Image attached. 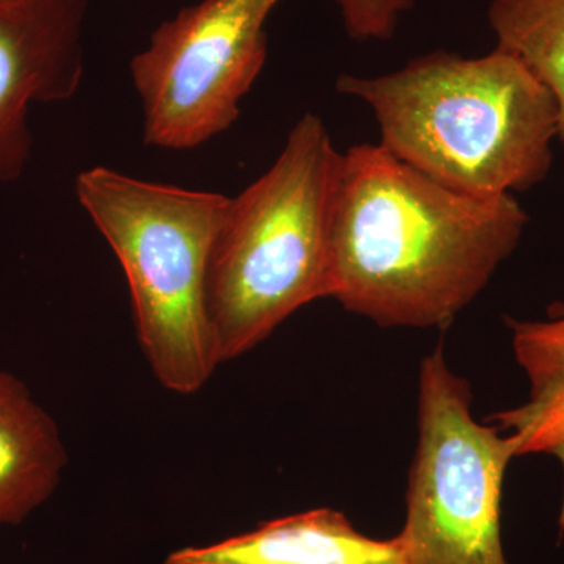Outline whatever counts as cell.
<instances>
[{"label": "cell", "mask_w": 564, "mask_h": 564, "mask_svg": "<svg viewBox=\"0 0 564 564\" xmlns=\"http://www.w3.org/2000/svg\"><path fill=\"white\" fill-rule=\"evenodd\" d=\"M165 564H406L399 538L373 540L329 508L263 522L251 532L191 545Z\"/></svg>", "instance_id": "obj_8"}, {"label": "cell", "mask_w": 564, "mask_h": 564, "mask_svg": "<svg viewBox=\"0 0 564 564\" xmlns=\"http://www.w3.org/2000/svg\"><path fill=\"white\" fill-rule=\"evenodd\" d=\"M88 0L0 6V182L18 180L32 155V104L68 101L84 79Z\"/></svg>", "instance_id": "obj_7"}, {"label": "cell", "mask_w": 564, "mask_h": 564, "mask_svg": "<svg viewBox=\"0 0 564 564\" xmlns=\"http://www.w3.org/2000/svg\"><path fill=\"white\" fill-rule=\"evenodd\" d=\"M340 165L325 122L306 113L273 165L229 198L206 284L218 362L251 351L300 307L332 296Z\"/></svg>", "instance_id": "obj_3"}, {"label": "cell", "mask_w": 564, "mask_h": 564, "mask_svg": "<svg viewBox=\"0 0 564 564\" xmlns=\"http://www.w3.org/2000/svg\"><path fill=\"white\" fill-rule=\"evenodd\" d=\"M511 347L529 381V397L511 410L486 419L510 437L516 458L547 455L562 464L564 478V302L544 318H508ZM560 527L564 530V496Z\"/></svg>", "instance_id": "obj_10"}, {"label": "cell", "mask_w": 564, "mask_h": 564, "mask_svg": "<svg viewBox=\"0 0 564 564\" xmlns=\"http://www.w3.org/2000/svg\"><path fill=\"white\" fill-rule=\"evenodd\" d=\"M514 195L452 191L384 150L343 152L333 220L332 296L383 328H445L521 243Z\"/></svg>", "instance_id": "obj_1"}, {"label": "cell", "mask_w": 564, "mask_h": 564, "mask_svg": "<svg viewBox=\"0 0 564 564\" xmlns=\"http://www.w3.org/2000/svg\"><path fill=\"white\" fill-rule=\"evenodd\" d=\"M336 87L372 110L384 150L452 191L514 195L551 172L558 104L500 47L481 57L434 51L381 76L343 74Z\"/></svg>", "instance_id": "obj_2"}, {"label": "cell", "mask_w": 564, "mask_h": 564, "mask_svg": "<svg viewBox=\"0 0 564 564\" xmlns=\"http://www.w3.org/2000/svg\"><path fill=\"white\" fill-rule=\"evenodd\" d=\"M419 377V441L397 534L404 562L510 564L500 516L513 444L492 423L475 421L470 386L448 367L443 345Z\"/></svg>", "instance_id": "obj_5"}, {"label": "cell", "mask_w": 564, "mask_h": 564, "mask_svg": "<svg viewBox=\"0 0 564 564\" xmlns=\"http://www.w3.org/2000/svg\"><path fill=\"white\" fill-rule=\"evenodd\" d=\"M345 31L356 41L391 40L414 0H334Z\"/></svg>", "instance_id": "obj_12"}, {"label": "cell", "mask_w": 564, "mask_h": 564, "mask_svg": "<svg viewBox=\"0 0 564 564\" xmlns=\"http://www.w3.org/2000/svg\"><path fill=\"white\" fill-rule=\"evenodd\" d=\"M281 2L202 0L159 24L131 62L144 143L193 150L239 120L265 66L267 21Z\"/></svg>", "instance_id": "obj_6"}, {"label": "cell", "mask_w": 564, "mask_h": 564, "mask_svg": "<svg viewBox=\"0 0 564 564\" xmlns=\"http://www.w3.org/2000/svg\"><path fill=\"white\" fill-rule=\"evenodd\" d=\"M68 464L61 430L17 375L0 370V525L51 499Z\"/></svg>", "instance_id": "obj_9"}, {"label": "cell", "mask_w": 564, "mask_h": 564, "mask_svg": "<svg viewBox=\"0 0 564 564\" xmlns=\"http://www.w3.org/2000/svg\"><path fill=\"white\" fill-rule=\"evenodd\" d=\"M24 0H0V6H11V3H20Z\"/></svg>", "instance_id": "obj_13"}, {"label": "cell", "mask_w": 564, "mask_h": 564, "mask_svg": "<svg viewBox=\"0 0 564 564\" xmlns=\"http://www.w3.org/2000/svg\"><path fill=\"white\" fill-rule=\"evenodd\" d=\"M77 199L128 280L141 351L159 383L191 395L220 366L206 306L207 270L228 196L82 172Z\"/></svg>", "instance_id": "obj_4"}, {"label": "cell", "mask_w": 564, "mask_h": 564, "mask_svg": "<svg viewBox=\"0 0 564 564\" xmlns=\"http://www.w3.org/2000/svg\"><path fill=\"white\" fill-rule=\"evenodd\" d=\"M488 22L497 47L516 55L555 96L564 143V0H491Z\"/></svg>", "instance_id": "obj_11"}]
</instances>
